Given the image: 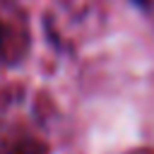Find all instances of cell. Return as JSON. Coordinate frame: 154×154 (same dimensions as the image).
Returning a JSON list of instances; mask_svg holds the SVG:
<instances>
[{"instance_id": "7a4b0ae2", "label": "cell", "mask_w": 154, "mask_h": 154, "mask_svg": "<svg viewBox=\"0 0 154 154\" xmlns=\"http://www.w3.org/2000/svg\"><path fill=\"white\" fill-rule=\"evenodd\" d=\"M2 36H5V34H2V24H0V48H2Z\"/></svg>"}, {"instance_id": "6da1fadb", "label": "cell", "mask_w": 154, "mask_h": 154, "mask_svg": "<svg viewBox=\"0 0 154 154\" xmlns=\"http://www.w3.org/2000/svg\"><path fill=\"white\" fill-rule=\"evenodd\" d=\"M132 2H137V5H142V7H149V5H152V0H132Z\"/></svg>"}]
</instances>
